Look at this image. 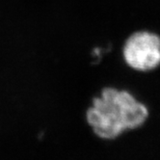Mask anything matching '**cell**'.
<instances>
[{
    "label": "cell",
    "mask_w": 160,
    "mask_h": 160,
    "mask_svg": "<svg viewBox=\"0 0 160 160\" xmlns=\"http://www.w3.org/2000/svg\"><path fill=\"white\" fill-rule=\"evenodd\" d=\"M148 106L127 90L106 87L87 109L86 120L99 139L115 140L128 131L138 129L146 123Z\"/></svg>",
    "instance_id": "cell-1"
},
{
    "label": "cell",
    "mask_w": 160,
    "mask_h": 160,
    "mask_svg": "<svg viewBox=\"0 0 160 160\" xmlns=\"http://www.w3.org/2000/svg\"><path fill=\"white\" fill-rule=\"evenodd\" d=\"M122 56L132 70L150 72L160 66V37L152 32H135L125 41Z\"/></svg>",
    "instance_id": "cell-2"
}]
</instances>
